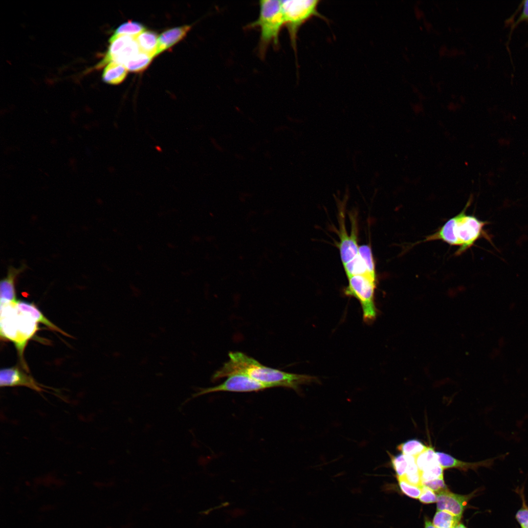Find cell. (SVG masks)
I'll use <instances>...</instances> for the list:
<instances>
[{
    "instance_id": "cell-1",
    "label": "cell",
    "mask_w": 528,
    "mask_h": 528,
    "mask_svg": "<svg viewBox=\"0 0 528 528\" xmlns=\"http://www.w3.org/2000/svg\"><path fill=\"white\" fill-rule=\"evenodd\" d=\"M229 360L215 372V381L235 374L247 375L270 388L286 387L298 391L302 385L317 382L314 376L287 373L265 366L255 359L240 352H230Z\"/></svg>"
},
{
    "instance_id": "cell-2",
    "label": "cell",
    "mask_w": 528,
    "mask_h": 528,
    "mask_svg": "<svg viewBox=\"0 0 528 528\" xmlns=\"http://www.w3.org/2000/svg\"><path fill=\"white\" fill-rule=\"evenodd\" d=\"M465 210L450 219L438 231L427 236L423 242L441 240L449 244L458 245L459 248L456 252L457 255L465 251L482 238L493 244L491 237L484 229L488 222L473 215H466Z\"/></svg>"
},
{
    "instance_id": "cell-3",
    "label": "cell",
    "mask_w": 528,
    "mask_h": 528,
    "mask_svg": "<svg viewBox=\"0 0 528 528\" xmlns=\"http://www.w3.org/2000/svg\"><path fill=\"white\" fill-rule=\"evenodd\" d=\"M260 11L258 19L249 24L248 28L259 27L260 30L258 46L259 56L264 58L268 46L272 44L278 47L279 36L284 19L281 0H263L259 2Z\"/></svg>"
},
{
    "instance_id": "cell-4",
    "label": "cell",
    "mask_w": 528,
    "mask_h": 528,
    "mask_svg": "<svg viewBox=\"0 0 528 528\" xmlns=\"http://www.w3.org/2000/svg\"><path fill=\"white\" fill-rule=\"evenodd\" d=\"M284 26L288 31L290 41L296 51L297 32L307 21L313 16L325 19L317 11L319 0H281Z\"/></svg>"
},
{
    "instance_id": "cell-5",
    "label": "cell",
    "mask_w": 528,
    "mask_h": 528,
    "mask_svg": "<svg viewBox=\"0 0 528 528\" xmlns=\"http://www.w3.org/2000/svg\"><path fill=\"white\" fill-rule=\"evenodd\" d=\"M348 285L344 289L345 294L358 300L362 310L363 320L371 323L377 314L374 303L376 280L365 275L352 276L348 278Z\"/></svg>"
},
{
    "instance_id": "cell-6",
    "label": "cell",
    "mask_w": 528,
    "mask_h": 528,
    "mask_svg": "<svg viewBox=\"0 0 528 528\" xmlns=\"http://www.w3.org/2000/svg\"><path fill=\"white\" fill-rule=\"evenodd\" d=\"M268 388H270L268 386L247 375L235 374L227 376V379L219 385L200 389L199 391L193 395L192 397L218 392H258Z\"/></svg>"
},
{
    "instance_id": "cell-7",
    "label": "cell",
    "mask_w": 528,
    "mask_h": 528,
    "mask_svg": "<svg viewBox=\"0 0 528 528\" xmlns=\"http://www.w3.org/2000/svg\"><path fill=\"white\" fill-rule=\"evenodd\" d=\"M110 45L104 59L98 64L101 67L114 61L124 65L128 61L139 53L140 50L134 37L120 36L110 38Z\"/></svg>"
},
{
    "instance_id": "cell-8",
    "label": "cell",
    "mask_w": 528,
    "mask_h": 528,
    "mask_svg": "<svg viewBox=\"0 0 528 528\" xmlns=\"http://www.w3.org/2000/svg\"><path fill=\"white\" fill-rule=\"evenodd\" d=\"M339 231V242L338 245L343 265L353 259L358 254L357 243V225L356 220L351 218V231L349 235L346 228L344 219L340 217Z\"/></svg>"
},
{
    "instance_id": "cell-9",
    "label": "cell",
    "mask_w": 528,
    "mask_h": 528,
    "mask_svg": "<svg viewBox=\"0 0 528 528\" xmlns=\"http://www.w3.org/2000/svg\"><path fill=\"white\" fill-rule=\"evenodd\" d=\"M0 386L1 387L23 386L39 393L46 392L47 389H50L39 383L31 375L16 367L0 370Z\"/></svg>"
},
{
    "instance_id": "cell-10",
    "label": "cell",
    "mask_w": 528,
    "mask_h": 528,
    "mask_svg": "<svg viewBox=\"0 0 528 528\" xmlns=\"http://www.w3.org/2000/svg\"><path fill=\"white\" fill-rule=\"evenodd\" d=\"M37 323L30 316L17 308L15 319L16 339L14 344L22 364H24L23 360L24 350L28 341L34 336L38 330Z\"/></svg>"
},
{
    "instance_id": "cell-11",
    "label": "cell",
    "mask_w": 528,
    "mask_h": 528,
    "mask_svg": "<svg viewBox=\"0 0 528 528\" xmlns=\"http://www.w3.org/2000/svg\"><path fill=\"white\" fill-rule=\"evenodd\" d=\"M437 507L438 510L447 511L462 517L469 496L455 494L447 489L436 494Z\"/></svg>"
},
{
    "instance_id": "cell-12",
    "label": "cell",
    "mask_w": 528,
    "mask_h": 528,
    "mask_svg": "<svg viewBox=\"0 0 528 528\" xmlns=\"http://www.w3.org/2000/svg\"><path fill=\"white\" fill-rule=\"evenodd\" d=\"M436 454L439 462L443 469L455 468L465 471L470 469L475 470L481 466L490 467L496 459H490L476 462H469L457 460L443 452H437Z\"/></svg>"
},
{
    "instance_id": "cell-13",
    "label": "cell",
    "mask_w": 528,
    "mask_h": 528,
    "mask_svg": "<svg viewBox=\"0 0 528 528\" xmlns=\"http://www.w3.org/2000/svg\"><path fill=\"white\" fill-rule=\"evenodd\" d=\"M191 28V25H185L170 28L162 32L158 37L156 56L181 40Z\"/></svg>"
},
{
    "instance_id": "cell-14",
    "label": "cell",
    "mask_w": 528,
    "mask_h": 528,
    "mask_svg": "<svg viewBox=\"0 0 528 528\" xmlns=\"http://www.w3.org/2000/svg\"><path fill=\"white\" fill-rule=\"evenodd\" d=\"M16 307L19 311L28 315L36 322L42 323L54 330L67 335V333L48 319L33 304L23 301H18L16 304Z\"/></svg>"
},
{
    "instance_id": "cell-15",
    "label": "cell",
    "mask_w": 528,
    "mask_h": 528,
    "mask_svg": "<svg viewBox=\"0 0 528 528\" xmlns=\"http://www.w3.org/2000/svg\"><path fill=\"white\" fill-rule=\"evenodd\" d=\"M128 72L125 66L120 63L112 61L107 64L102 74V79L105 83L117 85L126 78Z\"/></svg>"
},
{
    "instance_id": "cell-16",
    "label": "cell",
    "mask_w": 528,
    "mask_h": 528,
    "mask_svg": "<svg viewBox=\"0 0 528 528\" xmlns=\"http://www.w3.org/2000/svg\"><path fill=\"white\" fill-rule=\"evenodd\" d=\"M141 51L153 58L156 56L158 37L152 31H144L134 37Z\"/></svg>"
},
{
    "instance_id": "cell-17",
    "label": "cell",
    "mask_w": 528,
    "mask_h": 528,
    "mask_svg": "<svg viewBox=\"0 0 528 528\" xmlns=\"http://www.w3.org/2000/svg\"><path fill=\"white\" fill-rule=\"evenodd\" d=\"M16 273L13 271L2 280L0 286V304H16L14 278Z\"/></svg>"
},
{
    "instance_id": "cell-18",
    "label": "cell",
    "mask_w": 528,
    "mask_h": 528,
    "mask_svg": "<svg viewBox=\"0 0 528 528\" xmlns=\"http://www.w3.org/2000/svg\"><path fill=\"white\" fill-rule=\"evenodd\" d=\"M461 517L443 510H437L433 524L437 528H454L460 524Z\"/></svg>"
},
{
    "instance_id": "cell-19",
    "label": "cell",
    "mask_w": 528,
    "mask_h": 528,
    "mask_svg": "<svg viewBox=\"0 0 528 528\" xmlns=\"http://www.w3.org/2000/svg\"><path fill=\"white\" fill-rule=\"evenodd\" d=\"M145 26L137 22L129 21L119 26L110 38H114L120 36L135 37L144 31Z\"/></svg>"
},
{
    "instance_id": "cell-20",
    "label": "cell",
    "mask_w": 528,
    "mask_h": 528,
    "mask_svg": "<svg viewBox=\"0 0 528 528\" xmlns=\"http://www.w3.org/2000/svg\"><path fill=\"white\" fill-rule=\"evenodd\" d=\"M153 58V57L150 55L140 51L128 61L124 66L128 70L130 71H141L149 66Z\"/></svg>"
},
{
    "instance_id": "cell-21",
    "label": "cell",
    "mask_w": 528,
    "mask_h": 528,
    "mask_svg": "<svg viewBox=\"0 0 528 528\" xmlns=\"http://www.w3.org/2000/svg\"><path fill=\"white\" fill-rule=\"evenodd\" d=\"M343 266L348 278L357 275H365L373 278L369 274L365 264L358 254L352 261L343 265Z\"/></svg>"
},
{
    "instance_id": "cell-22",
    "label": "cell",
    "mask_w": 528,
    "mask_h": 528,
    "mask_svg": "<svg viewBox=\"0 0 528 528\" xmlns=\"http://www.w3.org/2000/svg\"><path fill=\"white\" fill-rule=\"evenodd\" d=\"M428 447L418 440L413 439L400 444L397 446V448L402 454L416 458L426 450Z\"/></svg>"
},
{
    "instance_id": "cell-23",
    "label": "cell",
    "mask_w": 528,
    "mask_h": 528,
    "mask_svg": "<svg viewBox=\"0 0 528 528\" xmlns=\"http://www.w3.org/2000/svg\"><path fill=\"white\" fill-rule=\"evenodd\" d=\"M416 460L420 472L439 463L436 452L430 447L416 457Z\"/></svg>"
},
{
    "instance_id": "cell-24",
    "label": "cell",
    "mask_w": 528,
    "mask_h": 528,
    "mask_svg": "<svg viewBox=\"0 0 528 528\" xmlns=\"http://www.w3.org/2000/svg\"><path fill=\"white\" fill-rule=\"evenodd\" d=\"M358 255L365 264L370 276L376 279L375 263L371 246L367 244L359 246Z\"/></svg>"
},
{
    "instance_id": "cell-25",
    "label": "cell",
    "mask_w": 528,
    "mask_h": 528,
    "mask_svg": "<svg viewBox=\"0 0 528 528\" xmlns=\"http://www.w3.org/2000/svg\"><path fill=\"white\" fill-rule=\"evenodd\" d=\"M397 479L400 489L405 495L412 498H419L422 487L410 483L403 476L397 477Z\"/></svg>"
},
{
    "instance_id": "cell-26",
    "label": "cell",
    "mask_w": 528,
    "mask_h": 528,
    "mask_svg": "<svg viewBox=\"0 0 528 528\" xmlns=\"http://www.w3.org/2000/svg\"><path fill=\"white\" fill-rule=\"evenodd\" d=\"M391 464L397 477L403 476L408 466L407 456L401 453L396 456L390 455Z\"/></svg>"
},
{
    "instance_id": "cell-27",
    "label": "cell",
    "mask_w": 528,
    "mask_h": 528,
    "mask_svg": "<svg viewBox=\"0 0 528 528\" xmlns=\"http://www.w3.org/2000/svg\"><path fill=\"white\" fill-rule=\"evenodd\" d=\"M443 468L440 463L432 466L420 472L423 482L443 478Z\"/></svg>"
},
{
    "instance_id": "cell-28",
    "label": "cell",
    "mask_w": 528,
    "mask_h": 528,
    "mask_svg": "<svg viewBox=\"0 0 528 528\" xmlns=\"http://www.w3.org/2000/svg\"><path fill=\"white\" fill-rule=\"evenodd\" d=\"M420 502L423 504H430L437 502L436 493L431 488L423 485L421 495L419 497Z\"/></svg>"
},
{
    "instance_id": "cell-29",
    "label": "cell",
    "mask_w": 528,
    "mask_h": 528,
    "mask_svg": "<svg viewBox=\"0 0 528 528\" xmlns=\"http://www.w3.org/2000/svg\"><path fill=\"white\" fill-rule=\"evenodd\" d=\"M522 507L517 512L515 518L521 528H528V506L524 501Z\"/></svg>"
},
{
    "instance_id": "cell-30",
    "label": "cell",
    "mask_w": 528,
    "mask_h": 528,
    "mask_svg": "<svg viewBox=\"0 0 528 528\" xmlns=\"http://www.w3.org/2000/svg\"><path fill=\"white\" fill-rule=\"evenodd\" d=\"M423 485L429 487L436 494L447 489L443 478L423 482Z\"/></svg>"
},
{
    "instance_id": "cell-31",
    "label": "cell",
    "mask_w": 528,
    "mask_h": 528,
    "mask_svg": "<svg viewBox=\"0 0 528 528\" xmlns=\"http://www.w3.org/2000/svg\"><path fill=\"white\" fill-rule=\"evenodd\" d=\"M523 7L521 13L516 21L513 23L512 29L515 28L517 24L522 21H526L528 22V0L523 1Z\"/></svg>"
},
{
    "instance_id": "cell-32",
    "label": "cell",
    "mask_w": 528,
    "mask_h": 528,
    "mask_svg": "<svg viewBox=\"0 0 528 528\" xmlns=\"http://www.w3.org/2000/svg\"><path fill=\"white\" fill-rule=\"evenodd\" d=\"M424 528H437L436 527L433 525V524H432L431 522H430L429 521H428L427 520H426L425 521Z\"/></svg>"
},
{
    "instance_id": "cell-33",
    "label": "cell",
    "mask_w": 528,
    "mask_h": 528,
    "mask_svg": "<svg viewBox=\"0 0 528 528\" xmlns=\"http://www.w3.org/2000/svg\"><path fill=\"white\" fill-rule=\"evenodd\" d=\"M454 528H467L465 527L462 524H460V523L458 525H457Z\"/></svg>"
}]
</instances>
